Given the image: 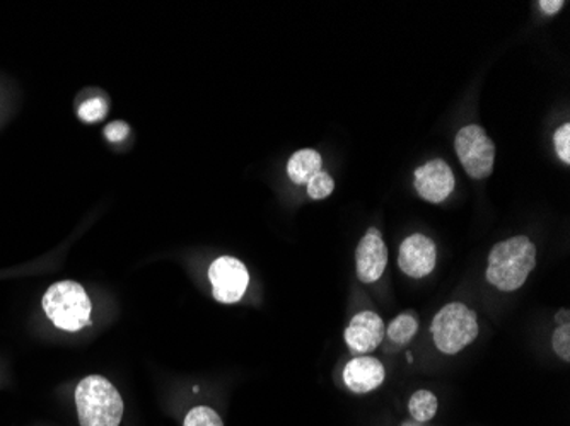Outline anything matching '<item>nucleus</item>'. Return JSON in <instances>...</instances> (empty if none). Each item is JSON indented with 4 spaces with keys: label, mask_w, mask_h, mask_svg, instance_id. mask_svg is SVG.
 I'll return each mask as SVG.
<instances>
[{
    "label": "nucleus",
    "mask_w": 570,
    "mask_h": 426,
    "mask_svg": "<svg viewBox=\"0 0 570 426\" xmlns=\"http://www.w3.org/2000/svg\"><path fill=\"white\" fill-rule=\"evenodd\" d=\"M436 264V243L424 234L406 237L400 246L399 267L406 277H427L433 273Z\"/></svg>",
    "instance_id": "9"
},
{
    "label": "nucleus",
    "mask_w": 570,
    "mask_h": 426,
    "mask_svg": "<svg viewBox=\"0 0 570 426\" xmlns=\"http://www.w3.org/2000/svg\"><path fill=\"white\" fill-rule=\"evenodd\" d=\"M557 323H559V326L560 324H567V323H570L569 321V311H562V313H559L557 314Z\"/></svg>",
    "instance_id": "22"
},
{
    "label": "nucleus",
    "mask_w": 570,
    "mask_h": 426,
    "mask_svg": "<svg viewBox=\"0 0 570 426\" xmlns=\"http://www.w3.org/2000/svg\"><path fill=\"white\" fill-rule=\"evenodd\" d=\"M535 267V244L525 236L511 237L490 251L487 282L501 292H514L525 285Z\"/></svg>",
    "instance_id": "1"
},
{
    "label": "nucleus",
    "mask_w": 570,
    "mask_h": 426,
    "mask_svg": "<svg viewBox=\"0 0 570 426\" xmlns=\"http://www.w3.org/2000/svg\"><path fill=\"white\" fill-rule=\"evenodd\" d=\"M76 406L81 426H120L122 423V396L104 377L89 375L79 382Z\"/></svg>",
    "instance_id": "2"
},
{
    "label": "nucleus",
    "mask_w": 570,
    "mask_h": 426,
    "mask_svg": "<svg viewBox=\"0 0 570 426\" xmlns=\"http://www.w3.org/2000/svg\"><path fill=\"white\" fill-rule=\"evenodd\" d=\"M323 160L316 150L303 149L295 153L288 164V175L292 183L308 184L322 171Z\"/></svg>",
    "instance_id": "12"
},
{
    "label": "nucleus",
    "mask_w": 570,
    "mask_h": 426,
    "mask_svg": "<svg viewBox=\"0 0 570 426\" xmlns=\"http://www.w3.org/2000/svg\"><path fill=\"white\" fill-rule=\"evenodd\" d=\"M334 178L326 171H320L318 175L314 176L310 183H308V194H310L313 200L328 199L329 194L334 193Z\"/></svg>",
    "instance_id": "16"
},
{
    "label": "nucleus",
    "mask_w": 570,
    "mask_h": 426,
    "mask_svg": "<svg viewBox=\"0 0 570 426\" xmlns=\"http://www.w3.org/2000/svg\"><path fill=\"white\" fill-rule=\"evenodd\" d=\"M437 410H439V401L436 394L427 389H421L410 397L409 412L417 423L431 422L437 415Z\"/></svg>",
    "instance_id": "14"
},
{
    "label": "nucleus",
    "mask_w": 570,
    "mask_h": 426,
    "mask_svg": "<svg viewBox=\"0 0 570 426\" xmlns=\"http://www.w3.org/2000/svg\"><path fill=\"white\" fill-rule=\"evenodd\" d=\"M209 280L215 301L221 304H236L248 290L249 273L239 259L223 256L211 265Z\"/></svg>",
    "instance_id": "6"
},
{
    "label": "nucleus",
    "mask_w": 570,
    "mask_h": 426,
    "mask_svg": "<svg viewBox=\"0 0 570 426\" xmlns=\"http://www.w3.org/2000/svg\"><path fill=\"white\" fill-rule=\"evenodd\" d=\"M183 426H224V423L212 407L197 406L188 413Z\"/></svg>",
    "instance_id": "15"
},
{
    "label": "nucleus",
    "mask_w": 570,
    "mask_h": 426,
    "mask_svg": "<svg viewBox=\"0 0 570 426\" xmlns=\"http://www.w3.org/2000/svg\"><path fill=\"white\" fill-rule=\"evenodd\" d=\"M418 332V317L415 313H403L399 317H394L388 326V338L396 347H403L406 343L412 341Z\"/></svg>",
    "instance_id": "13"
},
{
    "label": "nucleus",
    "mask_w": 570,
    "mask_h": 426,
    "mask_svg": "<svg viewBox=\"0 0 570 426\" xmlns=\"http://www.w3.org/2000/svg\"><path fill=\"white\" fill-rule=\"evenodd\" d=\"M415 190L425 202H445L455 191V172L446 160H429L415 171Z\"/></svg>",
    "instance_id": "7"
},
{
    "label": "nucleus",
    "mask_w": 570,
    "mask_h": 426,
    "mask_svg": "<svg viewBox=\"0 0 570 426\" xmlns=\"http://www.w3.org/2000/svg\"><path fill=\"white\" fill-rule=\"evenodd\" d=\"M91 301L77 282H57L43 295V311L58 329L81 332L91 321Z\"/></svg>",
    "instance_id": "3"
},
{
    "label": "nucleus",
    "mask_w": 570,
    "mask_h": 426,
    "mask_svg": "<svg viewBox=\"0 0 570 426\" xmlns=\"http://www.w3.org/2000/svg\"><path fill=\"white\" fill-rule=\"evenodd\" d=\"M387 379L383 363L378 358L357 357L345 366L344 382L356 394L376 391Z\"/></svg>",
    "instance_id": "11"
},
{
    "label": "nucleus",
    "mask_w": 570,
    "mask_h": 426,
    "mask_svg": "<svg viewBox=\"0 0 570 426\" xmlns=\"http://www.w3.org/2000/svg\"><path fill=\"white\" fill-rule=\"evenodd\" d=\"M480 327L477 314L461 302H451L440 309L431 324L434 345L446 355H456L473 343Z\"/></svg>",
    "instance_id": "4"
},
{
    "label": "nucleus",
    "mask_w": 570,
    "mask_h": 426,
    "mask_svg": "<svg viewBox=\"0 0 570 426\" xmlns=\"http://www.w3.org/2000/svg\"><path fill=\"white\" fill-rule=\"evenodd\" d=\"M554 351L562 358L563 362H570V323L560 324L554 333Z\"/></svg>",
    "instance_id": "18"
},
{
    "label": "nucleus",
    "mask_w": 570,
    "mask_h": 426,
    "mask_svg": "<svg viewBox=\"0 0 570 426\" xmlns=\"http://www.w3.org/2000/svg\"><path fill=\"white\" fill-rule=\"evenodd\" d=\"M455 150L470 178L485 179L494 171L495 144L482 126L468 125L459 130Z\"/></svg>",
    "instance_id": "5"
},
{
    "label": "nucleus",
    "mask_w": 570,
    "mask_h": 426,
    "mask_svg": "<svg viewBox=\"0 0 570 426\" xmlns=\"http://www.w3.org/2000/svg\"><path fill=\"white\" fill-rule=\"evenodd\" d=\"M104 134L112 142H122L125 141L126 135H128V125L123 122H113L107 126L104 130Z\"/></svg>",
    "instance_id": "20"
},
{
    "label": "nucleus",
    "mask_w": 570,
    "mask_h": 426,
    "mask_svg": "<svg viewBox=\"0 0 570 426\" xmlns=\"http://www.w3.org/2000/svg\"><path fill=\"white\" fill-rule=\"evenodd\" d=\"M554 145H556V153L559 156V159L562 160L563 164L569 166L570 164V125L566 123V125L557 128L556 135H554Z\"/></svg>",
    "instance_id": "19"
},
{
    "label": "nucleus",
    "mask_w": 570,
    "mask_h": 426,
    "mask_svg": "<svg viewBox=\"0 0 570 426\" xmlns=\"http://www.w3.org/2000/svg\"><path fill=\"white\" fill-rule=\"evenodd\" d=\"M357 277L362 283L378 282L383 277L388 265V248L383 234L376 227H369L364 234L356 251Z\"/></svg>",
    "instance_id": "8"
},
{
    "label": "nucleus",
    "mask_w": 570,
    "mask_h": 426,
    "mask_svg": "<svg viewBox=\"0 0 570 426\" xmlns=\"http://www.w3.org/2000/svg\"><path fill=\"white\" fill-rule=\"evenodd\" d=\"M538 5H540V9L545 14L554 15L557 14V12L562 11L563 5H566V0H540Z\"/></svg>",
    "instance_id": "21"
},
{
    "label": "nucleus",
    "mask_w": 570,
    "mask_h": 426,
    "mask_svg": "<svg viewBox=\"0 0 570 426\" xmlns=\"http://www.w3.org/2000/svg\"><path fill=\"white\" fill-rule=\"evenodd\" d=\"M403 426H417V425H414V423H405V425Z\"/></svg>",
    "instance_id": "23"
},
{
    "label": "nucleus",
    "mask_w": 570,
    "mask_h": 426,
    "mask_svg": "<svg viewBox=\"0 0 570 426\" xmlns=\"http://www.w3.org/2000/svg\"><path fill=\"white\" fill-rule=\"evenodd\" d=\"M384 333L383 320L372 311H362L353 317L345 329V343L353 354H371L383 341Z\"/></svg>",
    "instance_id": "10"
},
{
    "label": "nucleus",
    "mask_w": 570,
    "mask_h": 426,
    "mask_svg": "<svg viewBox=\"0 0 570 426\" xmlns=\"http://www.w3.org/2000/svg\"><path fill=\"white\" fill-rule=\"evenodd\" d=\"M108 103L101 98H94V100L86 101L81 108H79V119L85 122H100L107 116Z\"/></svg>",
    "instance_id": "17"
}]
</instances>
